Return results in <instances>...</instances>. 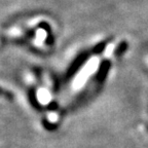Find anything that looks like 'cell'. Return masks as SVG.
I'll list each match as a JSON object with an SVG mask.
<instances>
[{"label": "cell", "instance_id": "1", "mask_svg": "<svg viewBox=\"0 0 148 148\" xmlns=\"http://www.w3.org/2000/svg\"><path fill=\"white\" fill-rule=\"evenodd\" d=\"M88 53H81L79 57H77L76 58V60L74 61L73 62V64L70 66V68L68 69V72H67V75H66V78H70V77L73 75L75 72L77 71V70L80 68V66L83 64V63L86 62V60H88Z\"/></svg>", "mask_w": 148, "mask_h": 148}, {"label": "cell", "instance_id": "2", "mask_svg": "<svg viewBox=\"0 0 148 148\" xmlns=\"http://www.w3.org/2000/svg\"><path fill=\"white\" fill-rule=\"evenodd\" d=\"M127 43L125 41H123L119 45L117 46V49H115L114 55H115L116 57H120V56H123V53H125V51H127Z\"/></svg>", "mask_w": 148, "mask_h": 148}, {"label": "cell", "instance_id": "3", "mask_svg": "<svg viewBox=\"0 0 148 148\" xmlns=\"http://www.w3.org/2000/svg\"><path fill=\"white\" fill-rule=\"evenodd\" d=\"M0 97H3L6 100L12 101V100L14 99V94H12V92H9V90H5V88H0Z\"/></svg>", "mask_w": 148, "mask_h": 148}, {"label": "cell", "instance_id": "4", "mask_svg": "<svg viewBox=\"0 0 148 148\" xmlns=\"http://www.w3.org/2000/svg\"><path fill=\"white\" fill-rule=\"evenodd\" d=\"M105 45H106V42H102V43L98 44L97 46H96L95 49H94V51H92V53H102V51H104L105 49Z\"/></svg>", "mask_w": 148, "mask_h": 148}]
</instances>
